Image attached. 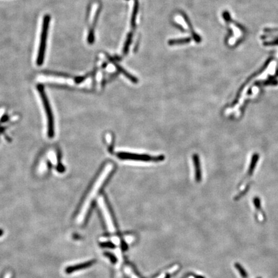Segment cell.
<instances>
[{
	"label": "cell",
	"mask_w": 278,
	"mask_h": 278,
	"mask_svg": "<svg viewBox=\"0 0 278 278\" xmlns=\"http://www.w3.org/2000/svg\"><path fill=\"white\" fill-rule=\"evenodd\" d=\"M190 38H181V39H174L168 41L169 45H178V44H183L188 43L190 41Z\"/></svg>",
	"instance_id": "cell-6"
},
{
	"label": "cell",
	"mask_w": 278,
	"mask_h": 278,
	"mask_svg": "<svg viewBox=\"0 0 278 278\" xmlns=\"http://www.w3.org/2000/svg\"><path fill=\"white\" fill-rule=\"evenodd\" d=\"M115 66H116V68H117V69L121 72V73H122V74H124V75L127 77V78H128V79H129L130 81H131L133 82L137 83V79L135 78V77H133V75H131L129 73H127V71H126L124 69H123L122 68H121V66H119V64L115 63Z\"/></svg>",
	"instance_id": "cell-8"
},
{
	"label": "cell",
	"mask_w": 278,
	"mask_h": 278,
	"mask_svg": "<svg viewBox=\"0 0 278 278\" xmlns=\"http://www.w3.org/2000/svg\"><path fill=\"white\" fill-rule=\"evenodd\" d=\"M3 235V231L2 229H0V236H2Z\"/></svg>",
	"instance_id": "cell-11"
},
{
	"label": "cell",
	"mask_w": 278,
	"mask_h": 278,
	"mask_svg": "<svg viewBox=\"0 0 278 278\" xmlns=\"http://www.w3.org/2000/svg\"><path fill=\"white\" fill-rule=\"evenodd\" d=\"M235 267L236 269L238 270V272H240V275L243 277V278H247V272L245 270L243 269V268L242 267V266L239 264V263H236L235 264Z\"/></svg>",
	"instance_id": "cell-10"
},
{
	"label": "cell",
	"mask_w": 278,
	"mask_h": 278,
	"mask_svg": "<svg viewBox=\"0 0 278 278\" xmlns=\"http://www.w3.org/2000/svg\"><path fill=\"white\" fill-rule=\"evenodd\" d=\"M193 163L194 165V168H195V176L197 182H200L202 179V174H201V169H200V164L199 158L197 155H194L193 156Z\"/></svg>",
	"instance_id": "cell-5"
},
{
	"label": "cell",
	"mask_w": 278,
	"mask_h": 278,
	"mask_svg": "<svg viewBox=\"0 0 278 278\" xmlns=\"http://www.w3.org/2000/svg\"><path fill=\"white\" fill-rule=\"evenodd\" d=\"M37 89L40 92L41 98L43 101V107L44 112L47 117V124H48V135L49 137L52 138L54 136V122L52 115V112L50 108V105L48 102V100L44 91L43 85H38Z\"/></svg>",
	"instance_id": "cell-2"
},
{
	"label": "cell",
	"mask_w": 278,
	"mask_h": 278,
	"mask_svg": "<svg viewBox=\"0 0 278 278\" xmlns=\"http://www.w3.org/2000/svg\"><path fill=\"white\" fill-rule=\"evenodd\" d=\"M93 263V261H88V262H86L84 263H81V264L76 265H74V266H70L65 269V272L66 274H71L74 272L78 271V270H80L82 269H85L87 267H89V266L92 265Z\"/></svg>",
	"instance_id": "cell-4"
},
{
	"label": "cell",
	"mask_w": 278,
	"mask_h": 278,
	"mask_svg": "<svg viewBox=\"0 0 278 278\" xmlns=\"http://www.w3.org/2000/svg\"><path fill=\"white\" fill-rule=\"evenodd\" d=\"M50 21V16L48 14L44 16L43 21L42 25V30L41 34V40L40 43V47L38 50V54L37 58V64L41 66L43 64L44 59V55H45L46 47H47V41L48 34L49 25Z\"/></svg>",
	"instance_id": "cell-1"
},
{
	"label": "cell",
	"mask_w": 278,
	"mask_h": 278,
	"mask_svg": "<svg viewBox=\"0 0 278 278\" xmlns=\"http://www.w3.org/2000/svg\"><path fill=\"white\" fill-rule=\"evenodd\" d=\"M118 158L122 160H131L143 162H159L164 160V156L152 157L148 155H140L126 152H119L116 153Z\"/></svg>",
	"instance_id": "cell-3"
},
{
	"label": "cell",
	"mask_w": 278,
	"mask_h": 278,
	"mask_svg": "<svg viewBox=\"0 0 278 278\" xmlns=\"http://www.w3.org/2000/svg\"><path fill=\"white\" fill-rule=\"evenodd\" d=\"M138 3L137 0H135L134 7H133V11L132 14V17L131 19V25L133 28L135 27L136 24V18H137V14L138 13Z\"/></svg>",
	"instance_id": "cell-7"
},
{
	"label": "cell",
	"mask_w": 278,
	"mask_h": 278,
	"mask_svg": "<svg viewBox=\"0 0 278 278\" xmlns=\"http://www.w3.org/2000/svg\"><path fill=\"white\" fill-rule=\"evenodd\" d=\"M131 39H132V34L131 33H130L128 36H127V37L126 41L124 44V49H123V53L125 54H126L127 53V52H128V50H129L130 46L131 43Z\"/></svg>",
	"instance_id": "cell-9"
}]
</instances>
